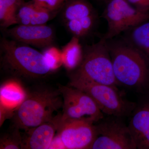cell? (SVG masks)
I'll return each mask as SVG.
<instances>
[{
	"mask_svg": "<svg viewBox=\"0 0 149 149\" xmlns=\"http://www.w3.org/2000/svg\"><path fill=\"white\" fill-rule=\"evenodd\" d=\"M106 43L118 85L149 93V63L146 57L128 41Z\"/></svg>",
	"mask_w": 149,
	"mask_h": 149,
	"instance_id": "1",
	"label": "cell"
},
{
	"mask_svg": "<svg viewBox=\"0 0 149 149\" xmlns=\"http://www.w3.org/2000/svg\"><path fill=\"white\" fill-rule=\"evenodd\" d=\"M63 107L58 89L37 87L26 92V95L15 111L13 126L27 131L54 119L55 112Z\"/></svg>",
	"mask_w": 149,
	"mask_h": 149,
	"instance_id": "2",
	"label": "cell"
},
{
	"mask_svg": "<svg viewBox=\"0 0 149 149\" xmlns=\"http://www.w3.org/2000/svg\"><path fill=\"white\" fill-rule=\"evenodd\" d=\"M0 46L2 67L15 77L41 79L53 71L43 53L25 44L3 38Z\"/></svg>",
	"mask_w": 149,
	"mask_h": 149,
	"instance_id": "3",
	"label": "cell"
},
{
	"mask_svg": "<svg viewBox=\"0 0 149 149\" xmlns=\"http://www.w3.org/2000/svg\"><path fill=\"white\" fill-rule=\"evenodd\" d=\"M70 74V79H77L116 87L112 63L106 40L102 38L98 42L83 49L80 64Z\"/></svg>",
	"mask_w": 149,
	"mask_h": 149,
	"instance_id": "4",
	"label": "cell"
},
{
	"mask_svg": "<svg viewBox=\"0 0 149 149\" xmlns=\"http://www.w3.org/2000/svg\"><path fill=\"white\" fill-rule=\"evenodd\" d=\"M69 84L87 93L102 112L109 116H130L136 107V103L123 97L116 87L77 79H70Z\"/></svg>",
	"mask_w": 149,
	"mask_h": 149,
	"instance_id": "5",
	"label": "cell"
},
{
	"mask_svg": "<svg viewBox=\"0 0 149 149\" xmlns=\"http://www.w3.org/2000/svg\"><path fill=\"white\" fill-rule=\"evenodd\" d=\"M63 99L62 114L58 115L60 123L85 120L96 123L104 117L95 101L87 93L70 85H59Z\"/></svg>",
	"mask_w": 149,
	"mask_h": 149,
	"instance_id": "6",
	"label": "cell"
},
{
	"mask_svg": "<svg viewBox=\"0 0 149 149\" xmlns=\"http://www.w3.org/2000/svg\"><path fill=\"white\" fill-rule=\"evenodd\" d=\"M103 16L108 29L102 38L109 40L149 20V12L139 10L127 0H110Z\"/></svg>",
	"mask_w": 149,
	"mask_h": 149,
	"instance_id": "7",
	"label": "cell"
},
{
	"mask_svg": "<svg viewBox=\"0 0 149 149\" xmlns=\"http://www.w3.org/2000/svg\"><path fill=\"white\" fill-rule=\"evenodd\" d=\"M102 119L95 124L97 135L89 149H136L133 135L121 118Z\"/></svg>",
	"mask_w": 149,
	"mask_h": 149,
	"instance_id": "8",
	"label": "cell"
},
{
	"mask_svg": "<svg viewBox=\"0 0 149 149\" xmlns=\"http://www.w3.org/2000/svg\"><path fill=\"white\" fill-rule=\"evenodd\" d=\"M55 121L58 135L67 149H89L97 135L95 123L85 120Z\"/></svg>",
	"mask_w": 149,
	"mask_h": 149,
	"instance_id": "9",
	"label": "cell"
},
{
	"mask_svg": "<svg viewBox=\"0 0 149 149\" xmlns=\"http://www.w3.org/2000/svg\"><path fill=\"white\" fill-rule=\"evenodd\" d=\"M4 30L7 35L13 40L37 47H47L52 46L54 41L53 29L46 24H18L13 28Z\"/></svg>",
	"mask_w": 149,
	"mask_h": 149,
	"instance_id": "10",
	"label": "cell"
},
{
	"mask_svg": "<svg viewBox=\"0 0 149 149\" xmlns=\"http://www.w3.org/2000/svg\"><path fill=\"white\" fill-rule=\"evenodd\" d=\"M144 95L136 103L128 125L138 149H149V93Z\"/></svg>",
	"mask_w": 149,
	"mask_h": 149,
	"instance_id": "11",
	"label": "cell"
},
{
	"mask_svg": "<svg viewBox=\"0 0 149 149\" xmlns=\"http://www.w3.org/2000/svg\"><path fill=\"white\" fill-rule=\"evenodd\" d=\"M57 129L54 118L52 121L45 123L26 131L27 136L22 138V149H49Z\"/></svg>",
	"mask_w": 149,
	"mask_h": 149,
	"instance_id": "12",
	"label": "cell"
},
{
	"mask_svg": "<svg viewBox=\"0 0 149 149\" xmlns=\"http://www.w3.org/2000/svg\"><path fill=\"white\" fill-rule=\"evenodd\" d=\"M53 12L37 5L33 1L24 2L17 11V22L22 25L45 24L51 19Z\"/></svg>",
	"mask_w": 149,
	"mask_h": 149,
	"instance_id": "13",
	"label": "cell"
},
{
	"mask_svg": "<svg viewBox=\"0 0 149 149\" xmlns=\"http://www.w3.org/2000/svg\"><path fill=\"white\" fill-rule=\"evenodd\" d=\"M94 13H95L94 9L87 0H69L64 6L62 15L65 22Z\"/></svg>",
	"mask_w": 149,
	"mask_h": 149,
	"instance_id": "14",
	"label": "cell"
},
{
	"mask_svg": "<svg viewBox=\"0 0 149 149\" xmlns=\"http://www.w3.org/2000/svg\"><path fill=\"white\" fill-rule=\"evenodd\" d=\"M79 39L76 37H72L62 49L63 63L70 70L77 68L83 58V49Z\"/></svg>",
	"mask_w": 149,
	"mask_h": 149,
	"instance_id": "15",
	"label": "cell"
},
{
	"mask_svg": "<svg viewBox=\"0 0 149 149\" xmlns=\"http://www.w3.org/2000/svg\"><path fill=\"white\" fill-rule=\"evenodd\" d=\"M0 102L12 108H17L24 100L26 92L15 82L5 83L1 88Z\"/></svg>",
	"mask_w": 149,
	"mask_h": 149,
	"instance_id": "16",
	"label": "cell"
},
{
	"mask_svg": "<svg viewBox=\"0 0 149 149\" xmlns=\"http://www.w3.org/2000/svg\"><path fill=\"white\" fill-rule=\"evenodd\" d=\"M131 29L128 42L146 57L149 63V20Z\"/></svg>",
	"mask_w": 149,
	"mask_h": 149,
	"instance_id": "17",
	"label": "cell"
},
{
	"mask_svg": "<svg viewBox=\"0 0 149 149\" xmlns=\"http://www.w3.org/2000/svg\"><path fill=\"white\" fill-rule=\"evenodd\" d=\"M23 0H0V25L3 29L17 24L16 15Z\"/></svg>",
	"mask_w": 149,
	"mask_h": 149,
	"instance_id": "18",
	"label": "cell"
},
{
	"mask_svg": "<svg viewBox=\"0 0 149 149\" xmlns=\"http://www.w3.org/2000/svg\"><path fill=\"white\" fill-rule=\"evenodd\" d=\"M96 13L80 19L70 20L65 22L68 30L78 38H82L88 35L94 27L96 20Z\"/></svg>",
	"mask_w": 149,
	"mask_h": 149,
	"instance_id": "19",
	"label": "cell"
},
{
	"mask_svg": "<svg viewBox=\"0 0 149 149\" xmlns=\"http://www.w3.org/2000/svg\"><path fill=\"white\" fill-rule=\"evenodd\" d=\"M19 130L13 126L11 130L3 135L0 140V149H22V138Z\"/></svg>",
	"mask_w": 149,
	"mask_h": 149,
	"instance_id": "20",
	"label": "cell"
},
{
	"mask_svg": "<svg viewBox=\"0 0 149 149\" xmlns=\"http://www.w3.org/2000/svg\"><path fill=\"white\" fill-rule=\"evenodd\" d=\"M43 54L53 70L58 68L63 62L61 51L56 47L50 46L46 48Z\"/></svg>",
	"mask_w": 149,
	"mask_h": 149,
	"instance_id": "21",
	"label": "cell"
},
{
	"mask_svg": "<svg viewBox=\"0 0 149 149\" xmlns=\"http://www.w3.org/2000/svg\"><path fill=\"white\" fill-rule=\"evenodd\" d=\"M37 5L47 9L51 11L57 10L65 0H33Z\"/></svg>",
	"mask_w": 149,
	"mask_h": 149,
	"instance_id": "22",
	"label": "cell"
},
{
	"mask_svg": "<svg viewBox=\"0 0 149 149\" xmlns=\"http://www.w3.org/2000/svg\"><path fill=\"white\" fill-rule=\"evenodd\" d=\"M15 109L12 108L0 102V125L1 126L7 118H12Z\"/></svg>",
	"mask_w": 149,
	"mask_h": 149,
	"instance_id": "23",
	"label": "cell"
},
{
	"mask_svg": "<svg viewBox=\"0 0 149 149\" xmlns=\"http://www.w3.org/2000/svg\"><path fill=\"white\" fill-rule=\"evenodd\" d=\"M127 1L139 10L149 12V0H127Z\"/></svg>",
	"mask_w": 149,
	"mask_h": 149,
	"instance_id": "24",
	"label": "cell"
},
{
	"mask_svg": "<svg viewBox=\"0 0 149 149\" xmlns=\"http://www.w3.org/2000/svg\"><path fill=\"white\" fill-rule=\"evenodd\" d=\"M105 1H109L110 0H105Z\"/></svg>",
	"mask_w": 149,
	"mask_h": 149,
	"instance_id": "25",
	"label": "cell"
},
{
	"mask_svg": "<svg viewBox=\"0 0 149 149\" xmlns=\"http://www.w3.org/2000/svg\"><path fill=\"white\" fill-rule=\"evenodd\" d=\"M65 1H66V0H65Z\"/></svg>",
	"mask_w": 149,
	"mask_h": 149,
	"instance_id": "26",
	"label": "cell"
}]
</instances>
